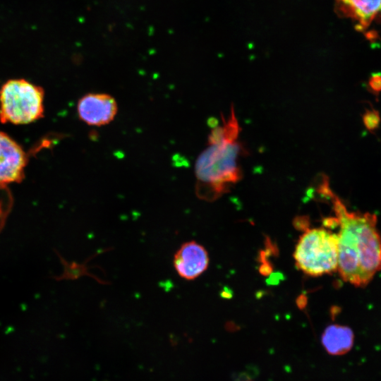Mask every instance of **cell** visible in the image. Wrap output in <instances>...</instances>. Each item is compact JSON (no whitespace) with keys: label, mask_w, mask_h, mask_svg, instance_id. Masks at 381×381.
<instances>
[{"label":"cell","mask_w":381,"mask_h":381,"mask_svg":"<svg viewBox=\"0 0 381 381\" xmlns=\"http://www.w3.org/2000/svg\"><path fill=\"white\" fill-rule=\"evenodd\" d=\"M342 14L357 22L358 31L365 30L381 14V0H337Z\"/></svg>","instance_id":"obj_8"},{"label":"cell","mask_w":381,"mask_h":381,"mask_svg":"<svg viewBox=\"0 0 381 381\" xmlns=\"http://www.w3.org/2000/svg\"><path fill=\"white\" fill-rule=\"evenodd\" d=\"M366 88L368 92L375 95L376 98L378 97L381 92V72L371 73L366 84Z\"/></svg>","instance_id":"obj_11"},{"label":"cell","mask_w":381,"mask_h":381,"mask_svg":"<svg viewBox=\"0 0 381 381\" xmlns=\"http://www.w3.org/2000/svg\"><path fill=\"white\" fill-rule=\"evenodd\" d=\"M318 191L328 198L339 227L337 270L342 279L363 287L381 270V236L377 217L370 212L349 211L331 190L327 177L322 175Z\"/></svg>","instance_id":"obj_1"},{"label":"cell","mask_w":381,"mask_h":381,"mask_svg":"<svg viewBox=\"0 0 381 381\" xmlns=\"http://www.w3.org/2000/svg\"><path fill=\"white\" fill-rule=\"evenodd\" d=\"M294 258L306 274L319 277L337 270L338 236L324 228L306 229L299 237Z\"/></svg>","instance_id":"obj_3"},{"label":"cell","mask_w":381,"mask_h":381,"mask_svg":"<svg viewBox=\"0 0 381 381\" xmlns=\"http://www.w3.org/2000/svg\"><path fill=\"white\" fill-rule=\"evenodd\" d=\"M222 125H214L208 136V146L195 164V193L202 200L212 201L227 193L242 177L239 157L246 149L238 140L240 126L233 107Z\"/></svg>","instance_id":"obj_2"},{"label":"cell","mask_w":381,"mask_h":381,"mask_svg":"<svg viewBox=\"0 0 381 381\" xmlns=\"http://www.w3.org/2000/svg\"><path fill=\"white\" fill-rule=\"evenodd\" d=\"M173 265L181 278L193 280L207 269L209 255L201 244L195 241H187L175 253Z\"/></svg>","instance_id":"obj_7"},{"label":"cell","mask_w":381,"mask_h":381,"mask_svg":"<svg viewBox=\"0 0 381 381\" xmlns=\"http://www.w3.org/2000/svg\"><path fill=\"white\" fill-rule=\"evenodd\" d=\"M79 119L89 126H101L115 118L118 106L115 99L106 93H87L77 104Z\"/></svg>","instance_id":"obj_6"},{"label":"cell","mask_w":381,"mask_h":381,"mask_svg":"<svg viewBox=\"0 0 381 381\" xmlns=\"http://www.w3.org/2000/svg\"><path fill=\"white\" fill-rule=\"evenodd\" d=\"M44 91L23 78L11 79L0 89V121L28 124L44 116Z\"/></svg>","instance_id":"obj_4"},{"label":"cell","mask_w":381,"mask_h":381,"mask_svg":"<svg viewBox=\"0 0 381 381\" xmlns=\"http://www.w3.org/2000/svg\"><path fill=\"white\" fill-rule=\"evenodd\" d=\"M321 341L329 354L341 356L351 349L354 341V334L347 326L330 325L322 334Z\"/></svg>","instance_id":"obj_9"},{"label":"cell","mask_w":381,"mask_h":381,"mask_svg":"<svg viewBox=\"0 0 381 381\" xmlns=\"http://www.w3.org/2000/svg\"><path fill=\"white\" fill-rule=\"evenodd\" d=\"M28 160L23 148L0 131V187L20 182L23 179Z\"/></svg>","instance_id":"obj_5"},{"label":"cell","mask_w":381,"mask_h":381,"mask_svg":"<svg viewBox=\"0 0 381 381\" xmlns=\"http://www.w3.org/2000/svg\"><path fill=\"white\" fill-rule=\"evenodd\" d=\"M362 120L365 128L373 133L379 127L381 122L380 112L373 107L370 109H366L362 114Z\"/></svg>","instance_id":"obj_10"},{"label":"cell","mask_w":381,"mask_h":381,"mask_svg":"<svg viewBox=\"0 0 381 381\" xmlns=\"http://www.w3.org/2000/svg\"><path fill=\"white\" fill-rule=\"evenodd\" d=\"M234 381H253L250 376H249L247 373H241L238 376H236Z\"/></svg>","instance_id":"obj_12"}]
</instances>
